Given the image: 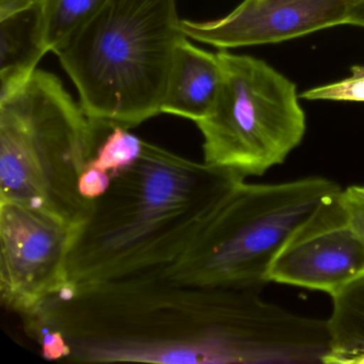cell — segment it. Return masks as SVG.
<instances>
[{
  "label": "cell",
  "mask_w": 364,
  "mask_h": 364,
  "mask_svg": "<svg viewBox=\"0 0 364 364\" xmlns=\"http://www.w3.org/2000/svg\"><path fill=\"white\" fill-rule=\"evenodd\" d=\"M22 319L44 358L78 363L314 364L329 350L325 319L164 274L69 284Z\"/></svg>",
  "instance_id": "1"
},
{
  "label": "cell",
  "mask_w": 364,
  "mask_h": 364,
  "mask_svg": "<svg viewBox=\"0 0 364 364\" xmlns=\"http://www.w3.org/2000/svg\"><path fill=\"white\" fill-rule=\"evenodd\" d=\"M242 181L144 141L76 229L70 284L165 276Z\"/></svg>",
  "instance_id": "2"
},
{
  "label": "cell",
  "mask_w": 364,
  "mask_h": 364,
  "mask_svg": "<svg viewBox=\"0 0 364 364\" xmlns=\"http://www.w3.org/2000/svg\"><path fill=\"white\" fill-rule=\"evenodd\" d=\"M181 21L176 0H108L53 52L91 120L132 129L161 114Z\"/></svg>",
  "instance_id": "3"
},
{
  "label": "cell",
  "mask_w": 364,
  "mask_h": 364,
  "mask_svg": "<svg viewBox=\"0 0 364 364\" xmlns=\"http://www.w3.org/2000/svg\"><path fill=\"white\" fill-rule=\"evenodd\" d=\"M109 129L91 120L55 74L36 70L0 99V201L80 227L93 203L80 178Z\"/></svg>",
  "instance_id": "4"
},
{
  "label": "cell",
  "mask_w": 364,
  "mask_h": 364,
  "mask_svg": "<svg viewBox=\"0 0 364 364\" xmlns=\"http://www.w3.org/2000/svg\"><path fill=\"white\" fill-rule=\"evenodd\" d=\"M323 176L235 187L165 276L191 284L259 289L289 236L342 191Z\"/></svg>",
  "instance_id": "5"
},
{
  "label": "cell",
  "mask_w": 364,
  "mask_h": 364,
  "mask_svg": "<svg viewBox=\"0 0 364 364\" xmlns=\"http://www.w3.org/2000/svg\"><path fill=\"white\" fill-rule=\"evenodd\" d=\"M223 82L214 107L196 122L206 165L242 178L284 163L306 134L293 82L261 59L218 53Z\"/></svg>",
  "instance_id": "6"
},
{
  "label": "cell",
  "mask_w": 364,
  "mask_h": 364,
  "mask_svg": "<svg viewBox=\"0 0 364 364\" xmlns=\"http://www.w3.org/2000/svg\"><path fill=\"white\" fill-rule=\"evenodd\" d=\"M77 228L24 204L0 201L4 306L22 316L70 284L68 259Z\"/></svg>",
  "instance_id": "7"
},
{
  "label": "cell",
  "mask_w": 364,
  "mask_h": 364,
  "mask_svg": "<svg viewBox=\"0 0 364 364\" xmlns=\"http://www.w3.org/2000/svg\"><path fill=\"white\" fill-rule=\"evenodd\" d=\"M341 193L289 236L268 269V282L333 296L364 277V242L349 221Z\"/></svg>",
  "instance_id": "8"
},
{
  "label": "cell",
  "mask_w": 364,
  "mask_h": 364,
  "mask_svg": "<svg viewBox=\"0 0 364 364\" xmlns=\"http://www.w3.org/2000/svg\"><path fill=\"white\" fill-rule=\"evenodd\" d=\"M363 0H244L210 22L181 21L187 38L219 50L280 43L345 25Z\"/></svg>",
  "instance_id": "9"
},
{
  "label": "cell",
  "mask_w": 364,
  "mask_h": 364,
  "mask_svg": "<svg viewBox=\"0 0 364 364\" xmlns=\"http://www.w3.org/2000/svg\"><path fill=\"white\" fill-rule=\"evenodd\" d=\"M223 82L218 54L206 52L184 38L176 48L161 114L193 122L208 116Z\"/></svg>",
  "instance_id": "10"
},
{
  "label": "cell",
  "mask_w": 364,
  "mask_h": 364,
  "mask_svg": "<svg viewBox=\"0 0 364 364\" xmlns=\"http://www.w3.org/2000/svg\"><path fill=\"white\" fill-rule=\"evenodd\" d=\"M0 99H4L31 77L48 53L42 43L36 1L29 9L0 21Z\"/></svg>",
  "instance_id": "11"
},
{
  "label": "cell",
  "mask_w": 364,
  "mask_h": 364,
  "mask_svg": "<svg viewBox=\"0 0 364 364\" xmlns=\"http://www.w3.org/2000/svg\"><path fill=\"white\" fill-rule=\"evenodd\" d=\"M329 353L323 364H364V277L331 296Z\"/></svg>",
  "instance_id": "12"
},
{
  "label": "cell",
  "mask_w": 364,
  "mask_h": 364,
  "mask_svg": "<svg viewBox=\"0 0 364 364\" xmlns=\"http://www.w3.org/2000/svg\"><path fill=\"white\" fill-rule=\"evenodd\" d=\"M39 11L40 33L48 52H54L82 25L90 21L108 0H35Z\"/></svg>",
  "instance_id": "13"
},
{
  "label": "cell",
  "mask_w": 364,
  "mask_h": 364,
  "mask_svg": "<svg viewBox=\"0 0 364 364\" xmlns=\"http://www.w3.org/2000/svg\"><path fill=\"white\" fill-rule=\"evenodd\" d=\"M142 146L144 140L129 133V129L110 127L89 167L97 168L114 176L137 161L141 154Z\"/></svg>",
  "instance_id": "14"
},
{
  "label": "cell",
  "mask_w": 364,
  "mask_h": 364,
  "mask_svg": "<svg viewBox=\"0 0 364 364\" xmlns=\"http://www.w3.org/2000/svg\"><path fill=\"white\" fill-rule=\"evenodd\" d=\"M349 77L309 89L300 97L308 101L364 102V65L351 68Z\"/></svg>",
  "instance_id": "15"
},
{
  "label": "cell",
  "mask_w": 364,
  "mask_h": 364,
  "mask_svg": "<svg viewBox=\"0 0 364 364\" xmlns=\"http://www.w3.org/2000/svg\"><path fill=\"white\" fill-rule=\"evenodd\" d=\"M349 221L364 242V185H351L341 193Z\"/></svg>",
  "instance_id": "16"
},
{
  "label": "cell",
  "mask_w": 364,
  "mask_h": 364,
  "mask_svg": "<svg viewBox=\"0 0 364 364\" xmlns=\"http://www.w3.org/2000/svg\"><path fill=\"white\" fill-rule=\"evenodd\" d=\"M112 180V176L108 172L88 166L80 178V193L87 199H97L107 191Z\"/></svg>",
  "instance_id": "17"
},
{
  "label": "cell",
  "mask_w": 364,
  "mask_h": 364,
  "mask_svg": "<svg viewBox=\"0 0 364 364\" xmlns=\"http://www.w3.org/2000/svg\"><path fill=\"white\" fill-rule=\"evenodd\" d=\"M35 5V0H0V21L11 18Z\"/></svg>",
  "instance_id": "18"
},
{
  "label": "cell",
  "mask_w": 364,
  "mask_h": 364,
  "mask_svg": "<svg viewBox=\"0 0 364 364\" xmlns=\"http://www.w3.org/2000/svg\"><path fill=\"white\" fill-rule=\"evenodd\" d=\"M347 25H355V26L364 27V0L359 5L355 6L349 16Z\"/></svg>",
  "instance_id": "19"
}]
</instances>
